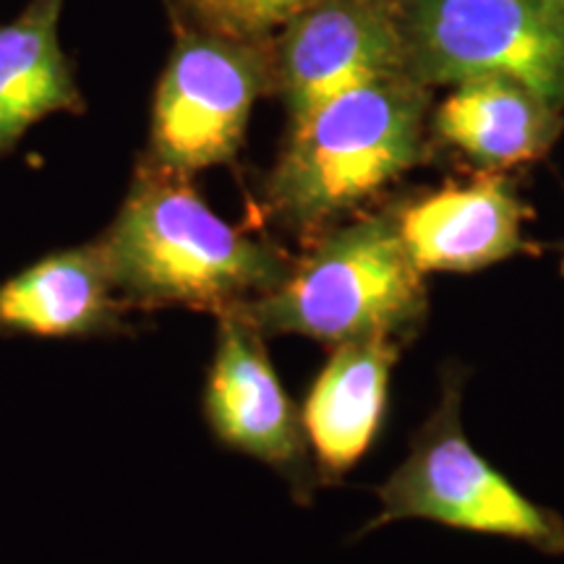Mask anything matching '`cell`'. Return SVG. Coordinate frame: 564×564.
<instances>
[{"instance_id": "cell-7", "label": "cell", "mask_w": 564, "mask_h": 564, "mask_svg": "<svg viewBox=\"0 0 564 564\" xmlns=\"http://www.w3.org/2000/svg\"><path fill=\"white\" fill-rule=\"evenodd\" d=\"M394 76H408V45L390 0H322L282 30L278 84L291 126Z\"/></svg>"}, {"instance_id": "cell-3", "label": "cell", "mask_w": 564, "mask_h": 564, "mask_svg": "<svg viewBox=\"0 0 564 564\" xmlns=\"http://www.w3.org/2000/svg\"><path fill=\"white\" fill-rule=\"evenodd\" d=\"M264 337L299 335L324 345L413 335L426 316V282L408 257L398 215L324 230L270 293L236 308Z\"/></svg>"}, {"instance_id": "cell-10", "label": "cell", "mask_w": 564, "mask_h": 564, "mask_svg": "<svg viewBox=\"0 0 564 564\" xmlns=\"http://www.w3.org/2000/svg\"><path fill=\"white\" fill-rule=\"evenodd\" d=\"M126 306L100 243L53 251L0 282V333L45 340L126 335Z\"/></svg>"}, {"instance_id": "cell-2", "label": "cell", "mask_w": 564, "mask_h": 564, "mask_svg": "<svg viewBox=\"0 0 564 564\" xmlns=\"http://www.w3.org/2000/svg\"><path fill=\"white\" fill-rule=\"evenodd\" d=\"M426 87L411 76L366 84L293 123L264 186L270 215L319 236L423 158Z\"/></svg>"}, {"instance_id": "cell-12", "label": "cell", "mask_w": 564, "mask_h": 564, "mask_svg": "<svg viewBox=\"0 0 564 564\" xmlns=\"http://www.w3.org/2000/svg\"><path fill=\"white\" fill-rule=\"evenodd\" d=\"M63 6L66 0H30L17 19L0 24V158L45 118L87 110L61 47Z\"/></svg>"}, {"instance_id": "cell-4", "label": "cell", "mask_w": 564, "mask_h": 564, "mask_svg": "<svg viewBox=\"0 0 564 564\" xmlns=\"http://www.w3.org/2000/svg\"><path fill=\"white\" fill-rule=\"evenodd\" d=\"M377 518L366 531L394 520H432L455 531L523 541L539 552L564 554V520L535 505L468 442L460 423V392L444 390L411 455L379 486Z\"/></svg>"}, {"instance_id": "cell-13", "label": "cell", "mask_w": 564, "mask_h": 564, "mask_svg": "<svg viewBox=\"0 0 564 564\" xmlns=\"http://www.w3.org/2000/svg\"><path fill=\"white\" fill-rule=\"evenodd\" d=\"M434 129L481 167L505 171L544 158L562 118L560 108L523 84L478 76L455 84L436 110Z\"/></svg>"}, {"instance_id": "cell-8", "label": "cell", "mask_w": 564, "mask_h": 564, "mask_svg": "<svg viewBox=\"0 0 564 564\" xmlns=\"http://www.w3.org/2000/svg\"><path fill=\"white\" fill-rule=\"evenodd\" d=\"M217 343L204 384V419L225 447L308 486L301 413L274 371L267 337L243 314L217 316Z\"/></svg>"}, {"instance_id": "cell-1", "label": "cell", "mask_w": 564, "mask_h": 564, "mask_svg": "<svg viewBox=\"0 0 564 564\" xmlns=\"http://www.w3.org/2000/svg\"><path fill=\"white\" fill-rule=\"evenodd\" d=\"M129 308H194L220 316L270 293L293 259L223 220L192 175L141 160L116 220L97 238Z\"/></svg>"}, {"instance_id": "cell-9", "label": "cell", "mask_w": 564, "mask_h": 564, "mask_svg": "<svg viewBox=\"0 0 564 564\" xmlns=\"http://www.w3.org/2000/svg\"><path fill=\"white\" fill-rule=\"evenodd\" d=\"M525 217L512 181L489 173L413 202L398 228L419 272H476L528 251Z\"/></svg>"}, {"instance_id": "cell-5", "label": "cell", "mask_w": 564, "mask_h": 564, "mask_svg": "<svg viewBox=\"0 0 564 564\" xmlns=\"http://www.w3.org/2000/svg\"><path fill=\"white\" fill-rule=\"evenodd\" d=\"M400 19L423 87L502 76L564 108V13L544 0H408Z\"/></svg>"}, {"instance_id": "cell-6", "label": "cell", "mask_w": 564, "mask_h": 564, "mask_svg": "<svg viewBox=\"0 0 564 564\" xmlns=\"http://www.w3.org/2000/svg\"><path fill=\"white\" fill-rule=\"evenodd\" d=\"M267 87L270 66L251 40L186 26L154 91L144 160L183 175L228 165Z\"/></svg>"}, {"instance_id": "cell-15", "label": "cell", "mask_w": 564, "mask_h": 564, "mask_svg": "<svg viewBox=\"0 0 564 564\" xmlns=\"http://www.w3.org/2000/svg\"><path fill=\"white\" fill-rule=\"evenodd\" d=\"M546 6H552V9H556L560 13H564V0H544Z\"/></svg>"}, {"instance_id": "cell-11", "label": "cell", "mask_w": 564, "mask_h": 564, "mask_svg": "<svg viewBox=\"0 0 564 564\" xmlns=\"http://www.w3.org/2000/svg\"><path fill=\"white\" fill-rule=\"evenodd\" d=\"M394 337L373 335L335 345L301 408L303 434L324 481H335L366 455L382 426Z\"/></svg>"}, {"instance_id": "cell-14", "label": "cell", "mask_w": 564, "mask_h": 564, "mask_svg": "<svg viewBox=\"0 0 564 564\" xmlns=\"http://www.w3.org/2000/svg\"><path fill=\"white\" fill-rule=\"evenodd\" d=\"M322 0H178L188 26L236 40H259L285 30Z\"/></svg>"}]
</instances>
